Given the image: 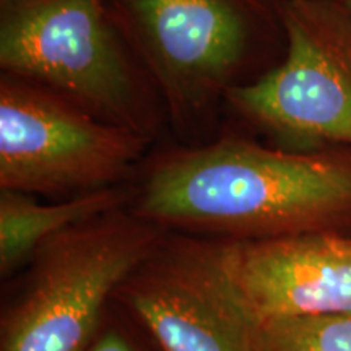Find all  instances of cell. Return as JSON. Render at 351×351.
<instances>
[{"instance_id":"cell-1","label":"cell","mask_w":351,"mask_h":351,"mask_svg":"<svg viewBox=\"0 0 351 351\" xmlns=\"http://www.w3.org/2000/svg\"><path fill=\"white\" fill-rule=\"evenodd\" d=\"M130 208L168 231L232 241L351 234V150L243 135L174 145L143 163Z\"/></svg>"},{"instance_id":"cell-2","label":"cell","mask_w":351,"mask_h":351,"mask_svg":"<svg viewBox=\"0 0 351 351\" xmlns=\"http://www.w3.org/2000/svg\"><path fill=\"white\" fill-rule=\"evenodd\" d=\"M112 15L184 138L217 124L236 88L282 60L274 0H109Z\"/></svg>"},{"instance_id":"cell-3","label":"cell","mask_w":351,"mask_h":351,"mask_svg":"<svg viewBox=\"0 0 351 351\" xmlns=\"http://www.w3.org/2000/svg\"><path fill=\"white\" fill-rule=\"evenodd\" d=\"M0 69L152 142L168 122L109 0H0Z\"/></svg>"},{"instance_id":"cell-4","label":"cell","mask_w":351,"mask_h":351,"mask_svg":"<svg viewBox=\"0 0 351 351\" xmlns=\"http://www.w3.org/2000/svg\"><path fill=\"white\" fill-rule=\"evenodd\" d=\"M166 228L124 205L69 228L34 254L0 328V351H86L121 285Z\"/></svg>"},{"instance_id":"cell-5","label":"cell","mask_w":351,"mask_h":351,"mask_svg":"<svg viewBox=\"0 0 351 351\" xmlns=\"http://www.w3.org/2000/svg\"><path fill=\"white\" fill-rule=\"evenodd\" d=\"M282 60L236 88L225 109L291 150H351V5L346 0H274Z\"/></svg>"},{"instance_id":"cell-6","label":"cell","mask_w":351,"mask_h":351,"mask_svg":"<svg viewBox=\"0 0 351 351\" xmlns=\"http://www.w3.org/2000/svg\"><path fill=\"white\" fill-rule=\"evenodd\" d=\"M150 143L52 91L0 77V191L67 199L124 186Z\"/></svg>"},{"instance_id":"cell-7","label":"cell","mask_w":351,"mask_h":351,"mask_svg":"<svg viewBox=\"0 0 351 351\" xmlns=\"http://www.w3.org/2000/svg\"><path fill=\"white\" fill-rule=\"evenodd\" d=\"M158 351H256L257 320L230 265V241L166 231L116 295Z\"/></svg>"},{"instance_id":"cell-8","label":"cell","mask_w":351,"mask_h":351,"mask_svg":"<svg viewBox=\"0 0 351 351\" xmlns=\"http://www.w3.org/2000/svg\"><path fill=\"white\" fill-rule=\"evenodd\" d=\"M230 241V265L257 322L351 314V234Z\"/></svg>"},{"instance_id":"cell-9","label":"cell","mask_w":351,"mask_h":351,"mask_svg":"<svg viewBox=\"0 0 351 351\" xmlns=\"http://www.w3.org/2000/svg\"><path fill=\"white\" fill-rule=\"evenodd\" d=\"M130 204L125 186L41 204L36 197L0 191V275H13L29 263L41 245L69 228Z\"/></svg>"},{"instance_id":"cell-10","label":"cell","mask_w":351,"mask_h":351,"mask_svg":"<svg viewBox=\"0 0 351 351\" xmlns=\"http://www.w3.org/2000/svg\"><path fill=\"white\" fill-rule=\"evenodd\" d=\"M256 351H351V314L261 320Z\"/></svg>"},{"instance_id":"cell-11","label":"cell","mask_w":351,"mask_h":351,"mask_svg":"<svg viewBox=\"0 0 351 351\" xmlns=\"http://www.w3.org/2000/svg\"><path fill=\"white\" fill-rule=\"evenodd\" d=\"M86 351H158L152 341L138 339L137 328H130L122 324H111V319H106L93 343Z\"/></svg>"},{"instance_id":"cell-12","label":"cell","mask_w":351,"mask_h":351,"mask_svg":"<svg viewBox=\"0 0 351 351\" xmlns=\"http://www.w3.org/2000/svg\"><path fill=\"white\" fill-rule=\"evenodd\" d=\"M346 3H348V5H351V0H346Z\"/></svg>"}]
</instances>
